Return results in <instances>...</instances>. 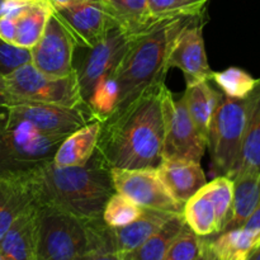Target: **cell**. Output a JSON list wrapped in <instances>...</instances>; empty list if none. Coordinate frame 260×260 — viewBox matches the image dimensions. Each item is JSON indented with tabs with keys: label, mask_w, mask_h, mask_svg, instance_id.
<instances>
[{
	"label": "cell",
	"mask_w": 260,
	"mask_h": 260,
	"mask_svg": "<svg viewBox=\"0 0 260 260\" xmlns=\"http://www.w3.org/2000/svg\"><path fill=\"white\" fill-rule=\"evenodd\" d=\"M152 89L102 123L95 152L109 169H157L162 161V94Z\"/></svg>",
	"instance_id": "6da1fadb"
},
{
	"label": "cell",
	"mask_w": 260,
	"mask_h": 260,
	"mask_svg": "<svg viewBox=\"0 0 260 260\" xmlns=\"http://www.w3.org/2000/svg\"><path fill=\"white\" fill-rule=\"evenodd\" d=\"M35 203L52 206L83 220L103 218L114 190L111 169L94 152L85 165L58 167L51 161L29 179Z\"/></svg>",
	"instance_id": "7a4b0ae2"
},
{
	"label": "cell",
	"mask_w": 260,
	"mask_h": 260,
	"mask_svg": "<svg viewBox=\"0 0 260 260\" xmlns=\"http://www.w3.org/2000/svg\"><path fill=\"white\" fill-rule=\"evenodd\" d=\"M187 18L159 20L132 38L114 74L116 99L107 119L123 112L147 91L165 85L170 46Z\"/></svg>",
	"instance_id": "3957f363"
},
{
	"label": "cell",
	"mask_w": 260,
	"mask_h": 260,
	"mask_svg": "<svg viewBox=\"0 0 260 260\" xmlns=\"http://www.w3.org/2000/svg\"><path fill=\"white\" fill-rule=\"evenodd\" d=\"M36 207L37 260H78L91 250L109 251L103 218L83 220L52 206Z\"/></svg>",
	"instance_id": "277c9868"
},
{
	"label": "cell",
	"mask_w": 260,
	"mask_h": 260,
	"mask_svg": "<svg viewBox=\"0 0 260 260\" xmlns=\"http://www.w3.org/2000/svg\"><path fill=\"white\" fill-rule=\"evenodd\" d=\"M63 139L37 134L9 121L0 107V182L30 179L52 161Z\"/></svg>",
	"instance_id": "5b68a950"
},
{
	"label": "cell",
	"mask_w": 260,
	"mask_h": 260,
	"mask_svg": "<svg viewBox=\"0 0 260 260\" xmlns=\"http://www.w3.org/2000/svg\"><path fill=\"white\" fill-rule=\"evenodd\" d=\"M4 86L9 104L20 102L56 104L63 107L86 106L81 98L76 71L53 78L38 71L30 62L4 75Z\"/></svg>",
	"instance_id": "8992f818"
},
{
	"label": "cell",
	"mask_w": 260,
	"mask_h": 260,
	"mask_svg": "<svg viewBox=\"0 0 260 260\" xmlns=\"http://www.w3.org/2000/svg\"><path fill=\"white\" fill-rule=\"evenodd\" d=\"M245 134V101L222 95L207 136L213 168L217 175L233 177L239 169Z\"/></svg>",
	"instance_id": "52a82bcc"
},
{
	"label": "cell",
	"mask_w": 260,
	"mask_h": 260,
	"mask_svg": "<svg viewBox=\"0 0 260 260\" xmlns=\"http://www.w3.org/2000/svg\"><path fill=\"white\" fill-rule=\"evenodd\" d=\"M3 109L9 121L47 136L66 137L80 127L96 121L88 106L63 107L20 102L3 107Z\"/></svg>",
	"instance_id": "ba28073f"
},
{
	"label": "cell",
	"mask_w": 260,
	"mask_h": 260,
	"mask_svg": "<svg viewBox=\"0 0 260 260\" xmlns=\"http://www.w3.org/2000/svg\"><path fill=\"white\" fill-rule=\"evenodd\" d=\"M162 159H182L201 162L207 149V142L193 123L184 96L175 98L168 88L162 94Z\"/></svg>",
	"instance_id": "9c48e42d"
},
{
	"label": "cell",
	"mask_w": 260,
	"mask_h": 260,
	"mask_svg": "<svg viewBox=\"0 0 260 260\" xmlns=\"http://www.w3.org/2000/svg\"><path fill=\"white\" fill-rule=\"evenodd\" d=\"M132 38L114 25L98 45L88 48L84 60L75 69L84 103H88L101 86L114 83V74L128 50Z\"/></svg>",
	"instance_id": "30bf717a"
},
{
	"label": "cell",
	"mask_w": 260,
	"mask_h": 260,
	"mask_svg": "<svg viewBox=\"0 0 260 260\" xmlns=\"http://www.w3.org/2000/svg\"><path fill=\"white\" fill-rule=\"evenodd\" d=\"M205 22L206 12L188 17L170 46L168 66L179 69L184 74L187 85L212 78L203 38Z\"/></svg>",
	"instance_id": "8fae6325"
},
{
	"label": "cell",
	"mask_w": 260,
	"mask_h": 260,
	"mask_svg": "<svg viewBox=\"0 0 260 260\" xmlns=\"http://www.w3.org/2000/svg\"><path fill=\"white\" fill-rule=\"evenodd\" d=\"M114 190L142 208L180 215L184 205L172 197L156 169H111Z\"/></svg>",
	"instance_id": "7c38bea8"
},
{
	"label": "cell",
	"mask_w": 260,
	"mask_h": 260,
	"mask_svg": "<svg viewBox=\"0 0 260 260\" xmlns=\"http://www.w3.org/2000/svg\"><path fill=\"white\" fill-rule=\"evenodd\" d=\"M76 45L60 18L52 12L38 42L29 50L30 63L42 74L53 78L70 75Z\"/></svg>",
	"instance_id": "4fadbf2b"
},
{
	"label": "cell",
	"mask_w": 260,
	"mask_h": 260,
	"mask_svg": "<svg viewBox=\"0 0 260 260\" xmlns=\"http://www.w3.org/2000/svg\"><path fill=\"white\" fill-rule=\"evenodd\" d=\"M53 13L66 25L76 47L85 50L98 45L116 25L102 0H84L53 9Z\"/></svg>",
	"instance_id": "5bb4252c"
},
{
	"label": "cell",
	"mask_w": 260,
	"mask_h": 260,
	"mask_svg": "<svg viewBox=\"0 0 260 260\" xmlns=\"http://www.w3.org/2000/svg\"><path fill=\"white\" fill-rule=\"evenodd\" d=\"M52 12L47 0H5L3 14L14 22L13 46L30 50L42 36Z\"/></svg>",
	"instance_id": "9a60e30c"
},
{
	"label": "cell",
	"mask_w": 260,
	"mask_h": 260,
	"mask_svg": "<svg viewBox=\"0 0 260 260\" xmlns=\"http://www.w3.org/2000/svg\"><path fill=\"white\" fill-rule=\"evenodd\" d=\"M157 174L177 202L185 205L207 183L200 162L182 159H162Z\"/></svg>",
	"instance_id": "2e32d148"
},
{
	"label": "cell",
	"mask_w": 260,
	"mask_h": 260,
	"mask_svg": "<svg viewBox=\"0 0 260 260\" xmlns=\"http://www.w3.org/2000/svg\"><path fill=\"white\" fill-rule=\"evenodd\" d=\"M173 215L174 213L144 208L142 215L134 222L128 223L123 228H109V241H111L112 250L119 258H123L124 255L141 246Z\"/></svg>",
	"instance_id": "e0dca14e"
},
{
	"label": "cell",
	"mask_w": 260,
	"mask_h": 260,
	"mask_svg": "<svg viewBox=\"0 0 260 260\" xmlns=\"http://www.w3.org/2000/svg\"><path fill=\"white\" fill-rule=\"evenodd\" d=\"M3 260H37V207L33 203L0 239Z\"/></svg>",
	"instance_id": "ac0fdd59"
},
{
	"label": "cell",
	"mask_w": 260,
	"mask_h": 260,
	"mask_svg": "<svg viewBox=\"0 0 260 260\" xmlns=\"http://www.w3.org/2000/svg\"><path fill=\"white\" fill-rule=\"evenodd\" d=\"M231 179L234 183L233 203H231L230 215L222 231L241 228L260 203L259 173L253 170H241L236 173Z\"/></svg>",
	"instance_id": "d6986e66"
},
{
	"label": "cell",
	"mask_w": 260,
	"mask_h": 260,
	"mask_svg": "<svg viewBox=\"0 0 260 260\" xmlns=\"http://www.w3.org/2000/svg\"><path fill=\"white\" fill-rule=\"evenodd\" d=\"M102 122L94 121L80 127L61 141L52 161L58 167H81L90 160L98 146Z\"/></svg>",
	"instance_id": "ffe728a7"
},
{
	"label": "cell",
	"mask_w": 260,
	"mask_h": 260,
	"mask_svg": "<svg viewBox=\"0 0 260 260\" xmlns=\"http://www.w3.org/2000/svg\"><path fill=\"white\" fill-rule=\"evenodd\" d=\"M244 101L245 134L238 172L253 170L260 174V79H256L255 86Z\"/></svg>",
	"instance_id": "44dd1931"
},
{
	"label": "cell",
	"mask_w": 260,
	"mask_h": 260,
	"mask_svg": "<svg viewBox=\"0 0 260 260\" xmlns=\"http://www.w3.org/2000/svg\"><path fill=\"white\" fill-rule=\"evenodd\" d=\"M211 80L188 84L184 96L187 109L193 123L207 142L208 129L223 94L210 85Z\"/></svg>",
	"instance_id": "7402d4cb"
},
{
	"label": "cell",
	"mask_w": 260,
	"mask_h": 260,
	"mask_svg": "<svg viewBox=\"0 0 260 260\" xmlns=\"http://www.w3.org/2000/svg\"><path fill=\"white\" fill-rule=\"evenodd\" d=\"M117 27L131 37L141 35L155 23L149 9V0H102Z\"/></svg>",
	"instance_id": "603a6c76"
},
{
	"label": "cell",
	"mask_w": 260,
	"mask_h": 260,
	"mask_svg": "<svg viewBox=\"0 0 260 260\" xmlns=\"http://www.w3.org/2000/svg\"><path fill=\"white\" fill-rule=\"evenodd\" d=\"M203 246L215 260H248L260 241L245 229L238 228L202 238Z\"/></svg>",
	"instance_id": "cb8c5ba5"
},
{
	"label": "cell",
	"mask_w": 260,
	"mask_h": 260,
	"mask_svg": "<svg viewBox=\"0 0 260 260\" xmlns=\"http://www.w3.org/2000/svg\"><path fill=\"white\" fill-rule=\"evenodd\" d=\"M33 203L35 197L29 179L0 182V239Z\"/></svg>",
	"instance_id": "d4e9b609"
},
{
	"label": "cell",
	"mask_w": 260,
	"mask_h": 260,
	"mask_svg": "<svg viewBox=\"0 0 260 260\" xmlns=\"http://www.w3.org/2000/svg\"><path fill=\"white\" fill-rule=\"evenodd\" d=\"M185 225L201 238H210L221 231L216 207L205 189H201L183 208Z\"/></svg>",
	"instance_id": "484cf974"
},
{
	"label": "cell",
	"mask_w": 260,
	"mask_h": 260,
	"mask_svg": "<svg viewBox=\"0 0 260 260\" xmlns=\"http://www.w3.org/2000/svg\"><path fill=\"white\" fill-rule=\"evenodd\" d=\"M185 221L182 215H173L156 233L150 236L141 246L136 250L124 255L123 260H162L168 249L173 241L178 238L183 229L185 228Z\"/></svg>",
	"instance_id": "4316f807"
},
{
	"label": "cell",
	"mask_w": 260,
	"mask_h": 260,
	"mask_svg": "<svg viewBox=\"0 0 260 260\" xmlns=\"http://www.w3.org/2000/svg\"><path fill=\"white\" fill-rule=\"evenodd\" d=\"M211 80L217 84L223 95L233 99L248 98L256 84V79H254L248 71L235 66L228 68L223 71L212 73Z\"/></svg>",
	"instance_id": "83f0119b"
},
{
	"label": "cell",
	"mask_w": 260,
	"mask_h": 260,
	"mask_svg": "<svg viewBox=\"0 0 260 260\" xmlns=\"http://www.w3.org/2000/svg\"><path fill=\"white\" fill-rule=\"evenodd\" d=\"M144 208L127 198L126 196L114 192L106 203L103 211V221L112 229L123 228L142 215Z\"/></svg>",
	"instance_id": "f1b7e54d"
},
{
	"label": "cell",
	"mask_w": 260,
	"mask_h": 260,
	"mask_svg": "<svg viewBox=\"0 0 260 260\" xmlns=\"http://www.w3.org/2000/svg\"><path fill=\"white\" fill-rule=\"evenodd\" d=\"M210 0H149V9L155 20L190 17L206 12Z\"/></svg>",
	"instance_id": "f546056e"
},
{
	"label": "cell",
	"mask_w": 260,
	"mask_h": 260,
	"mask_svg": "<svg viewBox=\"0 0 260 260\" xmlns=\"http://www.w3.org/2000/svg\"><path fill=\"white\" fill-rule=\"evenodd\" d=\"M202 251V238L188 226L173 241L162 260H196Z\"/></svg>",
	"instance_id": "4dcf8cb0"
},
{
	"label": "cell",
	"mask_w": 260,
	"mask_h": 260,
	"mask_svg": "<svg viewBox=\"0 0 260 260\" xmlns=\"http://www.w3.org/2000/svg\"><path fill=\"white\" fill-rule=\"evenodd\" d=\"M28 62H30L29 50L15 47L0 38V73L5 75Z\"/></svg>",
	"instance_id": "1f68e13d"
},
{
	"label": "cell",
	"mask_w": 260,
	"mask_h": 260,
	"mask_svg": "<svg viewBox=\"0 0 260 260\" xmlns=\"http://www.w3.org/2000/svg\"><path fill=\"white\" fill-rule=\"evenodd\" d=\"M241 228L249 231L251 235L255 236L260 241V203L258 205V207L254 210V212L249 216V218L245 221V223Z\"/></svg>",
	"instance_id": "d6a6232c"
},
{
	"label": "cell",
	"mask_w": 260,
	"mask_h": 260,
	"mask_svg": "<svg viewBox=\"0 0 260 260\" xmlns=\"http://www.w3.org/2000/svg\"><path fill=\"white\" fill-rule=\"evenodd\" d=\"M78 260H123L113 251L91 250L81 255Z\"/></svg>",
	"instance_id": "836d02e7"
},
{
	"label": "cell",
	"mask_w": 260,
	"mask_h": 260,
	"mask_svg": "<svg viewBox=\"0 0 260 260\" xmlns=\"http://www.w3.org/2000/svg\"><path fill=\"white\" fill-rule=\"evenodd\" d=\"M50 3V5L52 7V9H57V8L68 7V5L75 4V3L84 2V0H47Z\"/></svg>",
	"instance_id": "e575fe53"
},
{
	"label": "cell",
	"mask_w": 260,
	"mask_h": 260,
	"mask_svg": "<svg viewBox=\"0 0 260 260\" xmlns=\"http://www.w3.org/2000/svg\"><path fill=\"white\" fill-rule=\"evenodd\" d=\"M196 260H215V258H213V256L208 253L207 249L203 246V241H202V251H201V254L198 255V258Z\"/></svg>",
	"instance_id": "d590c367"
},
{
	"label": "cell",
	"mask_w": 260,
	"mask_h": 260,
	"mask_svg": "<svg viewBox=\"0 0 260 260\" xmlns=\"http://www.w3.org/2000/svg\"><path fill=\"white\" fill-rule=\"evenodd\" d=\"M248 260H260V244L258 246H256L255 249H254L253 253L249 255Z\"/></svg>",
	"instance_id": "8d00e7d4"
},
{
	"label": "cell",
	"mask_w": 260,
	"mask_h": 260,
	"mask_svg": "<svg viewBox=\"0 0 260 260\" xmlns=\"http://www.w3.org/2000/svg\"><path fill=\"white\" fill-rule=\"evenodd\" d=\"M4 3L5 0H0V17H2L3 12H4Z\"/></svg>",
	"instance_id": "74e56055"
},
{
	"label": "cell",
	"mask_w": 260,
	"mask_h": 260,
	"mask_svg": "<svg viewBox=\"0 0 260 260\" xmlns=\"http://www.w3.org/2000/svg\"><path fill=\"white\" fill-rule=\"evenodd\" d=\"M0 260H3V258H2V255H0Z\"/></svg>",
	"instance_id": "f35d334b"
}]
</instances>
